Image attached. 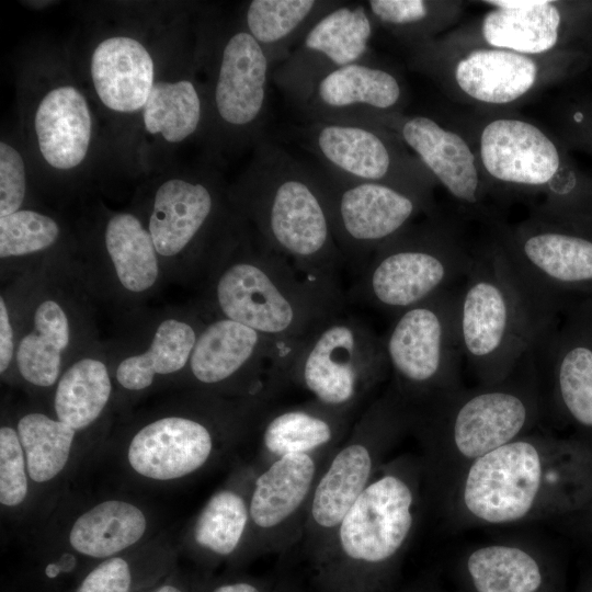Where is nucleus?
Here are the masks:
<instances>
[{"instance_id":"obj_51","label":"nucleus","mask_w":592,"mask_h":592,"mask_svg":"<svg viewBox=\"0 0 592 592\" xmlns=\"http://www.w3.org/2000/svg\"><path fill=\"white\" fill-rule=\"evenodd\" d=\"M283 592H294L292 590H286L285 588L283 589Z\"/></svg>"},{"instance_id":"obj_18","label":"nucleus","mask_w":592,"mask_h":592,"mask_svg":"<svg viewBox=\"0 0 592 592\" xmlns=\"http://www.w3.org/2000/svg\"><path fill=\"white\" fill-rule=\"evenodd\" d=\"M332 229L345 267L362 272L374 252L434 205L417 194L373 182H355L320 169Z\"/></svg>"},{"instance_id":"obj_25","label":"nucleus","mask_w":592,"mask_h":592,"mask_svg":"<svg viewBox=\"0 0 592 592\" xmlns=\"http://www.w3.org/2000/svg\"><path fill=\"white\" fill-rule=\"evenodd\" d=\"M357 124L394 135L455 201L470 210L482 209L490 189L476 151L463 135L425 115L385 114Z\"/></svg>"},{"instance_id":"obj_43","label":"nucleus","mask_w":592,"mask_h":592,"mask_svg":"<svg viewBox=\"0 0 592 592\" xmlns=\"http://www.w3.org/2000/svg\"><path fill=\"white\" fill-rule=\"evenodd\" d=\"M26 192L25 164L22 155L10 144L0 143V217L10 215L23 204Z\"/></svg>"},{"instance_id":"obj_33","label":"nucleus","mask_w":592,"mask_h":592,"mask_svg":"<svg viewBox=\"0 0 592 592\" xmlns=\"http://www.w3.org/2000/svg\"><path fill=\"white\" fill-rule=\"evenodd\" d=\"M143 125L166 143L180 144L207 123V100L189 75L174 80H157L141 111Z\"/></svg>"},{"instance_id":"obj_28","label":"nucleus","mask_w":592,"mask_h":592,"mask_svg":"<svg viewBox=\"0 0 592 592\" xmlns=\"http://www.w3.org/2000/svg\"><path fill=\"white\" fill-rule=\"evenodd\" d=\"M356 411L337 409L316 399L271 407L258 424V467L295 454L335 449L348 436Z\"/></svg>"},{"instance_id":"obj_41","label":"nucleus","mask_w":592,"mask_h":592,"mask_svg":"<svg viewBox=\"0 0 592 592\" xmlns=\"http://www.w3.org/2000/svg\"><path fill=\"white\" fill-rule=\"evenodd\" d=\"M58 223L33 209H19L0 217V258H18L44 251L56 243Z\"/></svg>"},{"instance_id":"obj_17","label":"nucleus","mask_w":592,"mask_h":592,"mask_svg":"<svg viewBox=\"0 0 592 592\" xmlns=\"http://www.w3.org/2000/svg\"><path fill=\"white\" fill-rule=\"evenodd\" d=\"M298 135L320 169L334 177L390 185L433 202L434 178L401 141L382 128L312 121Z\"/></svg>"},{"instance_id":"obj_32","label":"nucleus","mask_w":592,"mask_h":592,"mask_svg":"<svg viewBox=\"0 0 592 592\" xmlns=\"http://www.w3.org/2000/svg\"><path fill=\"white\" fill-rule=\"evenodd\" d=\"M202 328L178 318L161 321L145 352L118 363L117 383L128 391H141L150 387L157 376L186 368Z\"/></svg>"},{"instance_id":"obj_3","label":"nucleus","mask_w":592,"mask_h":592,"mask_svg":"<svg viewBox=\"0 0 592 592\" xmlns=\"http://www.w3.org/2000/svg\"><path fill=\"white\" fill-rule=\"evenodd\" d=\"M210 265L209 299L217 316L257 330L293 355L327 319L346 308V297L303 277L238 212Z\"/></svg>"},{"instance_id":"obj_37","label":"nucleus","mask_w":592,"mask_h":592,"mask_svg":"<svg viewBox=\"0 0 592 592\" xmlns=\"http://www.w3.org/2000/svg\"><path fill=\"white\" fill-rule=\"evenodd\" d=\"M104 243L121 285L130 293L151 288L159 276L158 253L148 228L130 213L106 223Z\"/></svg>"},{"instance_id":"obj_8","label":"nucleus","mask_w":592,"mask_h":592,"mask_svg":"<svg viewBox=\"0 0 592 592\" xmlns=\"http://www.w3.org/2000/svg\"><path fill=\"white\" fill-rule=\"evenodd\" d=\"M477 159L489 189L542 196L534 214L592 221V181L573 171L560 145L516 116H494L477 133Z\"/></svg>"},{"instance_id":"obj_27","label":"nucleus","mask_w":592,"mask_h":592,"mask_svg":"<svg viewBox=\"0 0 592 592\" xmlns=\"http://www.w3.org/2000/svg\"><path fill=\"white\" fill-rule=\"evenodd\" d=\"M255 473L254 462L237 466L192 521L186 547L204 572L248 561L250 491Z\"/></svg>"},{"instance_id":"obj_23","label":"nucleus","mask_w":592,"mask_h":592,"mask_svg":"<svg viewBox=\"0 0 592 592\" xmlns=\"http://www.w3.org/2000/svg\"><path fill=\"white\" fill-rule=\"evenodd\" d=\"M229 200L209 174L178 177L161 183L148 223L157 253L175 258L219 241L236 213L232 204L228 206Z\"/></svg>"},{"instance_id":"obj_13","label":"nucleus","mask_w":592,"mask_h":592,"mask_svg":"<svg viewBox=\"0 0 592 592\" xmlns=\"http://www.w3.org/2000/svg\"><path fill=\"white\" fill-rule=\"evenodd\" d=\"M389 375L383 337L346 310L327 319L295 353L289 382L327 406L356 411Z\"/></svg>"},{"instance_id":"obj_10","label":"nucleus","mask_w":592,"mask_h":592,"mask_svg":"<svg viewBox=\"0 0 592 592\" xmlns=\"http://www.w3.org/2000/svg\"><path fill=\"white\" fill-rule=\"evenodd\" d=\"M413 425L414 411L390 386L357 417L312 492L300 543L309 562L323 551L387 455Z\"/></svg>"},{"instance_id":"obj_45","label":"nucleus","mask_w":592,"mask_h":592,"mask_svg":"<svg viewBox=\"0 0 592 592\" xmlns=\"http://www.w3.org/2000/svg\"><path fill=\"white\" fill-rule=\"evenodd\" d=\"M283 589L243 574L213 577L206 573L201 592H283Z\"/></svg>"},{"instance_id":"obj_4","label":"nucleus","mask_w":592,"mask_h":592,"mask_svg":"<svg viewBox=\"0 0 592 592\" xmlns=\"http://www.w3.org/2000/svg\"><path fill=\"white\" fill-rule=\"evenodd\" d=\"M562 311L531 287L494 239L474 251L456 289L463 360L479 384L502 382L539 349Z\"/></svg>"},{"instance_id":"obj_47","label":"nucleus","mask_w":592,"mask_h":592,"mask_svg":"<svg viewBox=\"0 0 592 592\" xmlns=\"http://www.w3.org/2000/svg\"><path fill=\"white\" fill-rule=\"evenodd\" d=\"M206 572L193 574L175 567L145 592H201Z\"/></svg>"},{"instance_id":"obj_7","label":"nucleus","mask_w":592,"mask_h":592,"mask_svg":"<svg viewBox=\"0 0 592 592\" xmlns=\"http://www.w3.org/2000/svg\"><path fill=\"white\" fill-rule=\"evenodd\" d=\"M273 400L271 396L229 398L202 391L191 410L141 425L126 444V465L151 482L194 477L255 433Z\"/></svg>"},{"instance_id":"obj_24","label":"nucleus","mask_w":592,"mask_h":592,"mask_svg":"<svg viewBox=\"0 0 592 592\" xmlns=\"http://www.w3.org/2000/svg\"><path fill=\"white\" fill-rule=\"evenodd\" d=\"M148 530V515L135 502L119 498L99 501L70 523L66 549L44 561L39 579L48 592H62L94 563L143 546Z\"/></svg>"},{"instance_id":"obj_20","label":"nucleus","mask_w":592,"mask_h":592,"mask_svg":"<svg viewBox=\"0 0 592 592\" xmlns=\"http://www.w3.org/2000/svg\"><path fill=\"white\" fill-rule=\"evenodd\" d=\"M491 9L480 19L435 37L447 47L488 46L544 56L568 50L581 35L587 4L551 0H488Z\"/></svg>"},{"instance_id":"obj_38","label":"nucleus","mask_w":592,"mask_h":592,"mask_svg":"<svg viewBox=\"0 0 592 592\" xmlns=\"http://www.w3.org/2000/svg\"><path fill=\"white\" fill-rule=\"evenodd\" d=\"M111 395L112 382L106 365L94 357L80 358L57 382L56 418L77 432L88 429L101 417Z\"/></svg>"},{"instance_id":"obj_26","label":"nucleus","mask_w":592,"mask_h":592,"mask_svg":"<svg viewBox=\"0 0 592 592\" xmlns=\"http://www.w3.org/2000/svg\"><path fill=\"white\" fill-rule=\"evenodd\" d=\"M407 102L401 76L368 58L326 75L300 111L309 122L357 124L377 115L403 113Z\"/></svg>"},{"instance_id":"obj_46","label":"nucleus","mask_w":592,"mask_h":592,"mask_svg":"<svg viewBox=\"0 0 592 592\" xmlns=\"http://www.w3.org/2000/svg\"><path fill=\"white\" fill-rule=\"evenodd\" d=\"M555 522L572 540L592 553V500L579 511Z\"/></svg>"},{"instance_id":"obj_6","label":"nucleus","mask_w":592,"mask_h":592,"mask_svg":"<svg viewBox=\"0 0 592 592\" xmlns=\"http://www.w3.org/2000/svg\"><path fill=\"white\" fill-rule=\"evenodd\" d=\"M426 489L422 456L386 460L310 561L316 592H377L411 542Z\"/></svg>"},{"instance_id":"obj_44","label":"nucleus","mask_w":592,"mask_h":592,"mask_svg":"<svg viewBox=\"0 0 592 592\" xmlns=\"http://www.w3.org/2000/svg\"><path fill=\"white\" fill-rule=\"evenodd\" d=\"M565 137L592 153V101L577 100L560 114Z\"/></svg>"},{"instance_id":"obj_16","label":"nucleus","mask_w":592,"mask_h":592,"mask_svg":"<svg viewBox=\"0 0 592 592\" xmlns=\"http://www.w3.org/2000/svg\"><path fill=\"white\" fill-rule=\"evenodd\" d=\"M497 240L544 299L565 309L592 297V221L533 214Z\"/></svg>"},{"instance_id":"obj_14","label":"nucleus","mask_w":592,"mask_h":592,"mask_svg":"<svg viewBox=\"0 0 592 592\" xmlns=\"http://www.w3.org/2000/svg\"><path fill=\"white\" fill-rule=\"evenodd\" d=\"M220 31L212 45L206 127L224 148L257 146L265 138L273 67L241 21Z\"/></svg>"},{"instance_id":"obj_19","label":"nucleus","mask_w":592,"mask_h":592,"mask_svg":"<svg viewBox=\"0 0 592 592\" xmlns=\"http://www.w3.org/2000/svg\"><path fill=\"white\" fill-rule=\"evenodd\" d=\"M335 449L287 455L264 467L255 465L248 561L262 555L284 554L301 543L316 482Z\"/></svg>"},{"instance_id":"obj_9","label":"nucleus","mask_w":592,"mask_h":592,"mask_svg":"<svg viewBox=\"0 0 592 592\" xmlns=\"http://www.w3.org/2000/svg\"><path fill=\"white\" fill-rule=\"evenodd\" d=\"M474 251L429 215L379 247L346 293L348 301L395 317L463 281Z\"/></svg>"},{"instance_id":"obj_12","label":"nucleus","mask_w":592,"mask_h":592,"mask_svg":"<svg viewBox=\"0 0 592 592\" xmlns=\"http://www.w3.org/2000/svg\"><path fill=\"white\" fill-rule=\"evenodd\" d=\"M383 343L389 386L414 412L462 387L456 289L396 315Z\"/></svg>"},{"instance_id":"obj_1","label":"nucleus","mask_w":592,"mask_h":592,"mask_svg":"<svg viewBox=\"0 0 592 592\" xmlns=\"http://www.w3.org/2000/svg\"><path fill=\"white\" fill-rule=\"evenodd\" d=\"M592 500V443L530 432L471 463L442 501L459 524L559 520Z\"/></svg>"},{"instance_id":"obj_30","label":"nucleus","mask_w":592,"mask_h":592,"mask_svg":"<svg viewBox=\"0 0 592 592\" xmlns=\"http://www.w3.org/2000/svg\"><path fill=\"white\" fill-rule=\"evenodd\" d=\"M42 159L58 171H70L86 159L92 140V114L84 94L73 84L47 90L33 117Z\"/></svg>"},{"instance_id":"obj_40","label":"nucleus","mask_w":592,"mask_h":592,"mask_svg":"<svg viewBox=\"0 0 592 592\" xmlns=\"http://www.w3.org/2000/svg\"><path fill=\"white\" fill-rule=\"evenodd\" d=\"M377 25L406 47L439 37L460 16V1L369 0L365 2Z\"/></svg>"},{"instance_id":"obj_39","label":"nucleus","mask_w":592,"mask_h":592,"mask_svg":"<svg viewBox=\"0 0 592 592\" xmlns=\"http://www.w3.org/2000/svg\"><path fill=\"white\" fill-rule=\"evenodd\" d=\"M15 429L31 481L44 485L56 480L70 463L78 432L57 418L36 411L21 415Z\"/></svg>"},{"instance_id":"obj_22","label":"nucleus","mask_w":592,"mask_h":592,"mask_svg":"<svg viewBox=\"0 0 592 592\" xmlns=\"http://www.w3.org/2000/svg\"><path fill=\"white\" fill-rule=\"evenodd\" d=\"M375 25L366 3L341 1L274 67L272 81L300 110L326 75L369 58Z\"/></svg>"},{"instance_id":"obj_49","label":"nucleus","mask_w":592,"mask_h":592,"mask_svg":"<svg viewBox=\"0 0 592 592\" xmlns=\"http://www.w3.org/2000/svg\"><path fill=\"white\" fill-rule=\"evenodd\" d=\"M23 4H26L30 5L31 8H35V9H43V8H46L50 4H55L56 1H23L22 2Z\"/></svg>"},{"instance_id":"obj_34","label":"nucleus","mask_w":592,"mask_h":592,"mask_svg":"<svg viewBox=\"0 0 592 592\" xmlns=\"http://www.w3.org/2000/svg\"><path fill=\"white\" fill-rule=\"evenodd\" d=\"M175 567L171 550L143 545L94 563L62 592H145Z\"/></svg>"},{"instance_id":"obj_21","label":"nucleus","mask_w":592,"mask_h":592,"mask_svg":"<svg viewBox=\"0 0 592 592\" xmlns=\"http://www.w3.org/2000/svg\"><path fill=\"white\" fill-rule=\"evenodd\" d=\"M537 352L544 356L545 409L592 443V297L569 304Z\"/></svg>"},{"instance_id":"obj_42","label":"nucleus","mask_w":592,"mask_h":592,"mask_svg":"<svg viewBox=\"0 0 592 592\" xmlns=\"http://www.w3.org/2000/svg\"><path fill=\"white\" fill-rule=\"evenodd\" d=\"M25 454L14 426L0 428V503L14 510L24 504L31 490Z\"/></svg>"},{"instance_id":"obj_35","label":"nucleus","mask_w":592,"mask_h":592,"mask_svg":"<svg viewBox=\"0 0 592 592\" xmlns=\"http://www.w3.org/2000/svg\"><path fill=\"white\" fill-rule=\"evenodd\" d=\"M465 567L476 592H538L543 566L521 543H489L467 555Z\"/></svg>"},{"instance_id":"obj_5","label":"nucleus","mask_w":592,"mask_h":592,"mask_svg":"<svg viewBox=\"0 0 592 592\" xmlns=\"http://www.w3.org/2000/svg\"><path fill=\"white\" fill-rule=\"evenodd\" d=\"M543 407L536 351L504 380L462 386L415 411L429 490L443 501L471 463L532 432Z\"/></svg>"},{"instance_id":"obj_15","label":"nucleus","mask_w":592,"mask_h":592,"mask_svg":"<svg viewBox=\"0 0 592 592\" xmlns=\"http://www.w3.org/2000/svg\"><path fill=\"white\" fill-rule=\"evenodd\" d=\"M293 353L237 321L217 316L203 326L187 368L204 391L221 397H276L289 385Z\"/></svg>"},{"instance_id":"obj_31","label":"nucleus","mask_w":592,"mask_h":592,"mask_svg":"<svg viewBox=\"0 0 592 592\" xmlns=\"http://www.w3.org/2000/svg\"><path fill=\"white\" fill-rule=\"evenodd\" d=\"M341 1L251 0L241 23L265 52L273 69L291 54L312 25Z\"/></svg>"},{"instance_id":"obj_11","label":"nucleus","mask_w":592,"mask_h":592,"mask_svg":"<svg viewBox=\"0 0 592 592\" xmlns=\"http://www.w3.org/2000/svg\"><path fill=\"white\" fill-rule=\"evenodd\" d=\"M409 49L410 67L452 99L490 109L527 100L568 73L578 55L533 56L488 46L452 48L435 38Z\"/></svg>"},{"instance_id":"obj_48","label":"nucleus","mask_w":592,"mask_h":592,"mask_svg":"<svg viewBox=\"0 0 592 592\" xmlns=\"http://www.w3.org/2000/svg\"><path fill=\"white\" fill-rule=\"evenodd\" d=\"M14 354L13 328L3 296L0 297V373L9 368Z\"/></svg>"},{"instance_id":"obj_50","label":"nucleus","mask_w":592,"mask_h":592,"mask_svg":"<svg viewBox=\"0 0 592 592\" xmlns=\"http://www.w3.org/2000/svg\"><path fill=\"white\" fill-rule=\"evenodd\" d=\"M579 592H592V570L584 578L583 583H582L581 589H580Z\"/></svg>"},{"instance_id":"obj_2","label":"nucleus","mask_w":592,"mask_h":592,"mask_svg":"<svg viewBox=\"0 0 592 592\" xmlns=\"http://www.w3.org/2000/svg\"><path fill=\"white\" fill-rule=\"evenodd\" d=\"M229 198L262 241L303 277L346 297L341 285L345 262L319 168L263 138Z\"/></svg>"},{"instance_id":"obj_36","label":"nucleus","mask_w":592,"mask_h":592,"mask_svg":"<svg viewBox=\"0 0 592 592\" xmlns=\"http://www.w3.org/2000/svg\"><path fill=\"white\" fill-rule=\"evenodd\" d=\"M70 340V326L62 306L42 300L33 315V329L18 344L15 362L22 378L36 387H50L59 379L61 355Z\"/></svg>"},{"instance_id":"obj_29","label":"nucleus","mask_w":592,"mask_h":592,"mask_svg":"<svg viewBox=\"0 0 592 592\" xmlns=\"http://www.w3.org/2000/svg\"><path fill=\"white\" fill-rule=\"evenodd\" d=\"M90 76L99 101L109 111H143L156 82L155 61L138 38L111 35L100 41L90 58Z\"/></svg>"}]
</instances>
